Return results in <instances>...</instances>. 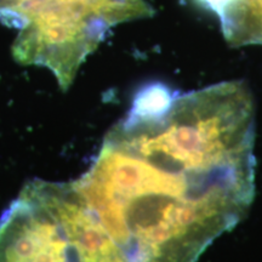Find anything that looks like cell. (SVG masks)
Returning a JSON list of instances; mask_svg holds the SVG:
<instances>
[{
  "label": "cell",
  "instance_id": "obj_5",
  "mask_svg": "<svg viewBox=\"0 0 262 262\" xmlns=\"http://www.w3.org/2000/svg\"><path fill=\"white\" fill-rule=\"evenodd\" d=\"M51 0H0V17L17 22Z\"/></svg>",
  "mask_w": 262,
  "mask_h": 262
},
{
  "label": "cell",
  "instance_id": "obj_6",
  "mask_svg": "<svg viewBox=\"0 0 262 262\" xmlns=\"http://www.w3.org/2000/svg\"><path fill=\"white\" fill-rule=\"evenodd\" d=\"M203 9L214 12L220 17L224 14L225 10L231 5L233 0H195Z\"/></svg>",
  "mask_w": 262,
  "mask_h": 262
},
{
  "label": "cell",
  "instance_id": "obj_4",
  "mask_svg": "<svg viewBox=\"0 0 262 262\" xmlns=\"http://www.w3.org/2000/svg\"><path fill=\"white\" fill-rule=\"evenodd\" d=\"M179 94L163 83L147 84L137 91L126 118L134 120H152L165 116Z\"/></svg>",
  "mask_w": 262,
  "mask_h": 262
},
{
  "label": "cell",
  "instance_id": "obj_3",
  "mask_svg": "<svg viewBox=\"0 0 262 262\" xmlns=\"http://www.w3.org/2000/svg\"><path fill=\"white\" fill-rule=\"evenodd\" d=\"M219 18L231 47L262 45V0H233Z\"/></svg>",
  "mask_w": 262,
  "mask_h": 262
},
{
  "label": "cell",
  "instance_id": "obj_1",
  "mask_svg": "<svg viewBox=\"0 0 262 262\" xmlns=\"http://www.w3.org/2000/svg\"><path fill=\"white\" fill-rule=\"evenodd\" d=\"M255 134L248 85H210L158 119L124 117L73 185L118 262H196L250 210Z\"/></svg>",
  "mask_w": 262,
  "mask_h": 262
},
{
  "label": "cell",
  "instance_id": "obj_2",
  "mask_svg": "<svg viewBox=\"0 0 262 262\" xmlns=\"http://www.w3.org/2000/svg\"><path fill=\"white\" fill-rule=\"evenodd\" d=\"M0 262H74L63 227L28 185L0 217Z\"/></svg>",
  "mask_w": 262,
  "mask_h": 262
}]
</instances>
